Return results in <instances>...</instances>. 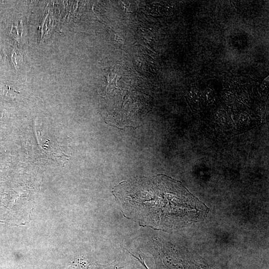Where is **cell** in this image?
Listing matches in <instances>:
<instances>
[{"label": "cell", "instance_id": "obj_3", "mask_svg": "<svg viewBox=\"0 0 269 269\" xmlns=\"http://www.w3.org/2000/svg\"><path fill=\"white\" fill-rule=\"evenodd\" d=\"M132 255L141 263V264L144 267L145 269H149L147 267L146 265H145L144 261L142 260V259L140 256L139 257H137L134 255L133 254H132Z\"/></svg>", "mask_w": 269, "mask_h": 269}, {"label": "cell", "instance_id": "obj_4", "mask_svg": "<svg viewBox=\"0 0 269 269\" xmlns=\"http://www.w3.org/2000/svg\"><path fill=\"white\" fill-rule=\"evenodd\" d=\"M2 58V56L1 54V51L0 50V62L1 61Z\"/></svg>", "mask_w": 269, "mask_h": 269}, {"label": "cell", "instance_id": "obj_1", "mask_svg": "<svg viewBox=\"0 0 269 269\" xmlns=\"http://www.w3.org/2000/svg\"><path fill=\"white\" fill-rule=\"evenodd\" d=\"M113 193L127 218L154 229L182 227L193 210L189 191L181 182L164 175L122 182Z\"/></svg>", "mask_w": 269, "mask_h": 269}, {"label": "cell", "instance_id": "obj_2", "mask_svg": "<svg viewBox=\"0 0 269 269\" xmlns=\"http://www.w3.org/2000/svg\"><path fill=\"white\" fill-rule=\"evenodd\" d=\"M2 94L7 97H13L15 91L12 89L8 85H4L1 89Z\"/></svg>", "mask_w": 269, "mask_h": 269}]
</instances>
